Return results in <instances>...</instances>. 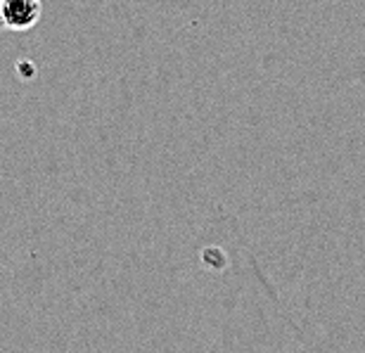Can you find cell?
Segmentation results:
<instances>
[{"label": "cell", "instance_id": "6da1fadb", "mask_svg": "<svg viewBox=\"0 0 365 353\" xmlns=\"http://www.w3.org/2000/svg\"><path fill=\"white\" fill-rule=\"evenodd\" d=\"M41 0H0V29L29 31L41 21Z\"/></svg>", "mask_w": 365, "mask_h": 353}]
</instances>
